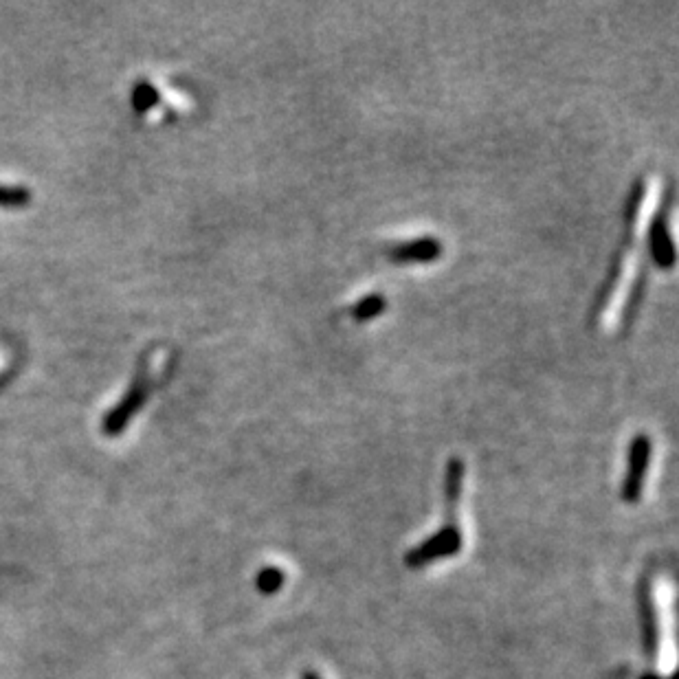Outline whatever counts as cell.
I'll return each mask as SVG.
<instances>
[{"label":"cell","mask_w":679,"mask_h":679,"mask_svg":"<svg viewBox=\"0 0 679 679\" xmlns=\"http://www.w3.org/2000/svg\"><path fill=\"white\" fill-rule=\"evenodd\" d=\"M466 477V464L462 458H449L447 466H444V510H447V519H444L442 528L431 534L429 539L416 545L414 550H409L405 556V563L409 570H420L431 563H438L442 559H451L458 556L462 550V532L458 521V508L462 499Z\"/></svg>","instance_id":"1"},{"label":"cell","mask_w":679,"mask_h":679,"mask_svg":"<svg viewBox=\"0 0 679 679\" xmlns=\"http://www.w3.org/2000/svg\"><path fill=\"white\" fill-rule=\"evenodd\" d=\"M444 242L438 236H414L407 240H394L383 244L381 255L392 264L400 266V269H409V266H431L444 258Z\"/></svg>","instance_id":"2"},{"label":"cell","mask_w":679,"mask_h":679,"mask_svg":"<svg viewBox=\"0 0 679 679\" xmlns=\"http://www.w3.org/2000/svg\"><path fill=\"white\" fill-rule=\"evenodd\" d=\"M653 458V440L649 433L633 436L627 451V471L620 486V497L625 504H638L647 486V477Z\"/></svg>","instance_id":"3"},{"label":"cell","mask_w":679,"mask_h":679,"mask_svg":"<svg viewBox=\"0 0 679 679\" xmlns=\"http://www.w3.org/2000/svg\"><path fill=\"white\" fill-rule=\"evenodd\" d=\"M638 609H640L642 644H644V651H647V658L653 662L655 658H658L660 629H658V618H655V607H653V596H651L649 583H642V587H640Z\"/></svg>","instance_id":"4"},{"label":"cell","mask_w":679,"mask_h":679,"mask_svg":"<svg viewBox=\"0 0 679 679\" xmlns=\"http://www.w3.org/2000/svg\"><path fill=\"white\" fill-rule=\"evenodd\" d=\"M146 394H148V389L143 383H137V385L130 387V392L124 398H121V403L106 416L104 431L108 433V436H117V433L126 429L130 418L141 409L143 400H146Z\"/></svg>","instance_id":"5"},{"label":"cell","mask_w":679,"mask_h":679,"mask_svg":"<svg viewBox=\"0 0 679 679\" xmlns=\"http://www.w3.org/2000/svg\"><path fill=\"white\" fill-rule=\"evenodd\" d=\"M387 306H389V299L385 293L381 291L365 293L350 306H345L343 315L350 321H354L356 326H367V324H372V321L381 319L387 313Z\"/></svg>","instance_id":"6"},{"label":"cell","mask_w":679,"mask_h":679,"mask_svg":"<svg viewBox=\"0 0 679 679\" xmlns=\"http://www.w3.org/2000/svg\"><path fill=\"white\" fill-rule=\"evenodd\" d=\"M255 585H258L260 592L266 596L280 592L284 585V572L280 567H264L258 578H255Z\"/></svg>","instance_id":"7"},{"label":"cell","mask_w":679,"mask_h":679,"mask_svg":"<svg viewBox=\"0 0 679 679\" xmlns=\"http://www.w3.org/2000/svg\"><path fill=\"white\" fill-rule=\"evenodd\" d=\"M157 102L159 91L152 84H139L135 88V93H132V104H135V108L141 110V113H146V110H150Z\"/></svg>","instance_id":"8"},{"label":"cell","mask_w":679,"mask_h":679,"mask_svg":"<svg viewBox=\"0 0 679 679\" xmlns=\"http://www.w3.org/2000/svg\"><path fill=\"white\" fill-rule=\"evenodd\" d=\"M29 192L22 187H7V185H0V205H7V207H18V205H25L29 203Z\"/></svg>","instance_id":"9"},{"label":"cell","mask_w":679,"mask_h":679,"mask_svg":"<svg viewBox=\"0 0 679 679\" xmlns=\"http://www.w3.org/2000/svg\"><path fill=\"white\" fill-rule=\"evenodd\" d=\"M302 679H321L317 673H313V671H306L304 675H302Z\"/></svg>","instance_id":"10"},{"label":"cell","mask_w":679,"mask_h":679,"mask_svg":"<svg viewBox=\"0 0 679 679\" xmlns=\"http://www.w3.org/2000/svg\"><path fill=\"white\" fill-rule=\"evenodd\" d=\"M3 365H5V356L0 354V370H3Z\"/></svg>","instance_id":"11"},{"label":"cell","mask_w":679,"mask_h":679,"mask_svg":"<svg viewBox=\"0 0 679 679\" xmlns=\"http://www.w3.org/2000/svg\"><path fill=\"white\" fill-rule=\"evenodd\" d=\"M644 679H660V677H655V675H649V677H644Z\"/></svg>","instance_id":"12"}]
</instances>
